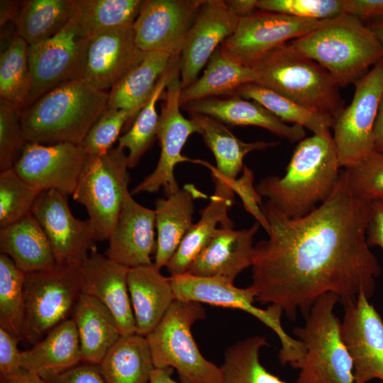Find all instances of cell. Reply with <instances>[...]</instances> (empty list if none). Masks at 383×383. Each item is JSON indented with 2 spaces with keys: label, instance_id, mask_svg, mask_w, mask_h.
<instances>
[{
  "label": "cell",
  "instance_id": "cell-15",
  "mask_svg": "<svg viewBox=\"0 0 383 383\" xmlns=\"http://www.w3.org/2000/svg\"><path fill=\"white\" fill-rule=\"evenodd\" d=\"M204 0H145L133 29L143 52L179 59L187 35Z\"/></svg>",
  "mask_w": 383,
  "mask_h": 383
},
{
  "label": "cell",
  "instance_id": "cell-55",
  "mask_svg": "<svg viewBox=\"0 0 383 383\" xmlns=\"http://www.w3.org/2000/svg\"><path fill=\"white\" fill-rule=\"evenodd\" d=\"M173 369L171 367L156 368L153 370L149 383H182L172 378Z\"/></svg>",
  "mask_w": 383,
  "mask_h": 383
},
{
  "label": "cell",
  "instance_id": "cell-31",
  "mask_svg": "<svg viewBox=\"0 0 383 383\" xmlns=\"http://www.w3.org/2000/svg\"><path fill=\"white\" fill-rule=\"evenodd\" d=\"M174 60L167 53L145 52L142 61L111 87L108 93L107 109L128 111L134 121Z\"/></svg>",
  "mask_w": 383,
  "mask_h": 383
},
{
  "label": "cell",
  "instance_id": "cell-52",
  "mask_svg": "<svg viewBox=\"0 0 383 383\" xmlns=\"http://www.w3.org/2000/svg\"><path fill=\"white\" fill-rule=\"evenodd\" d=\"M1 383H47V382L38 374L22 368L14 374L1 378Z\"/></svg>",
  "mask_w": 383,
  "mask_h": 383
},
{
  "label": "cell",
  "instance_id": "cell-26",
  "mask_svg": "<svg viewBox=\"0 0 383 383\" xmlns=\"http://www.w3.org/2000/svg\"><path fill=\"white\" fill-rule=\"evenodd\" d=\"M128 287L136 333L146 337L175 300L171 278L164 276L153 262L129 268Z\"/></svg>",
  "mask_w": 383,
  "mask_h": 383
},
{
  "label": "cell",
  "instance_id": "cell-30",
  "mask_svg": "<svg viewBox=\"0 0 383 383\" xmlns=\"http://www.w3.org/2000/svg\"><path fill=\"white\" fill-rule=\"evenodd\" d=\"M0 250L26 273L48 269L57 262L46 235L32 213L1 228Z\"/></svg>",
  "mask_w": 383,
  "mask_h": 383
},
{
  "label": "cell",
  "instance_id": "cell-53",
  "mask_svg": "<svg viewBox=\"0 0 383 383\" xmlns=\"http://www.w3.org/2000/svg\"><path fill=\"white\" fill-rule=\"evenodd\" d=\"M1 25L16 18L22 3L16 1H1Z\"/></svg>",
  "mask_w": 383,
  "mask_h": 383
},
{
  "label": "cell",
  "instance_id": "cell-5",
  "mask_svg": "<svg viewBox=\"0 0 383 383\" xmlns=\"http://www.w3.org/2000/svg\"><path fill=\"white\" fill-rule=\"evenodd\" d=\"M255 82L313 111L335 116L344 106L340 86L332 75L288 42L250 66Z\"/></svg>",
  "mask_w": 383,
  "mask_h": 383
},
{
  "label": "cell",
  "instance_id": "cell-1",
  "mask_svg": "<svg viewBox=\"0 0 383 383\" xmlns=\"http://www.w3.org/2000/svg\"><path fill=\"white\" fill-rule=\"evenodd\" d=\"M261 209L268 238L254 245L257 301L296 320L328 293L342 306L374 295L381 267L367 240L370 201L353 193L345 169L329 197L305 216L289 218L267 201Z\"/></svg>",
  "mask_w": 383,
  "mask_h": 383
},
{
  "label": "cell",
  "instance_id": "cell-4",
  "mask_svg": "<svg viewBox=\"0 0 383 383\" xmlns=\"http://www.w3.org/2000/svg\"><path fill=\"white\" fill-rule=\"evenodd\" d=\"M289 43L324 67L340 87L354 84L383 58V46L376 35L345 13L325 20L320 27Z\"/></svg>",
  "mask_w": 383,
  "mask_h": 383
},
{
  "label": "cell",
  "instance_id": "cell-11",
  "mask_svg": "<svg viewBox=\"0 0 383 383\" xmlns=\"http://www.w3.org/2000/svg\"><path fill=\"white\" fill-rule=\"evenodd\" d=\"M351 103L333 116V139L341 168L355 166L374 150V126L383 96V58L355 84Z\"/></svg>",
  "mask_w": 383,
  "mask_h": 383
},
{
  "label": "cell",
  "instance_id": "cell-20",
  "mask_svg": "<svg viewBox=\"0 0 383 383\" xmlns=\"http://www.w3.org/2000/svg\"><path fill=\"white\" fill-rule=\"evenodd\" d=\"M239 18L223 0H204L190 28L179 58L182 89L194 83L223 42L235 30Z\"/></svg>",
  "mask_w": 383,
  "mask_h": 383
},
{
  "label": "cell",
  "instance_id": "cell-13",
  "mask_svg": "<svg viewBox=\"0 0 383 383\" xmlns=\"http://www.w3.org/2000/svg\"><path fill=\"white\" fill-rule=\"evenodd\" d=\"M324 21L258 9L240 18L234 33L219 48L231 60L250 67L271 50L309 33Z\"/></svg>",
  "mask_w": 383,
  "mask_h": 383
},
{
  "label": "cell",
  "instance_id": "cell-32",
  "mask_svg": "<svg viewBox=\"0 0 383 383\" xmlns=\"http://www.w3.org/2000/svg\"><path fill=\"white\" fill-rule=\"evenodd\" d=\"M198 126L199 133L211 150L216 162V170L233 183L243 167L245 156L255 150H265L279 144L277 142H244L221 121L210 116L190 113V118Z\"/></svg>",
  "mask_w": 383,
  "mask_h": 383
},
{
  "label": "cell",
  "instance_id": "cell-21",
  "mask_svg": "<svg viewBox=\"0 0 383 383\" xmlns=\"http://www.w3.org/2000/svg\"><path fill=\"white\" fill-rule=\"evenodd\" d=\"M128 267L100 253L96 245L82 266V293L95 298L109 309L121 335L136 333L128 287Z\"/></svg>",
  "mask_w": 383,
  "mask_h": 383
},
{
  "label": "cell",
  "instance_id": "cell-29",
  "mask_svg": "<svg viewBox=\"0 0 383 383\" xmlns=\"http://www.w3.org/2000/svg\"><path fill=\"white\" fill-rule=\"evenodd\" d=\"M81 362L79 339L72 318L52 328L41 340L21 353V367L40 376L64 372Z\"/></svg>",
  "mask_w": 383,
  "mask_h": 383
},
{
  "label": "cell",
  "instance_id": "cell-40",
  "mask_svg": "<svg viewBox=\"0 0 383 383\" xmlns=\"http://www.w3.org/2000/svg\"><path fill=\"white\" fill-rule=\"evenodd\" d=\"M29 45L15 34L0 57V101L21 111L30 89Z\"/></svg>",
  "mask_w": 383,
  "mask_h": 383
},
{
  "label": "cell",
  "instance_id": "cell-36",
  "mask_svg": "<svg viewBox=\"0 0 383 383\" xmlns=\"http://www.w3.org/2000/svg\"><path fill=\"white\" fill-rule=\"evenodd\" d=\"M232 96L257 101L283 122L301 126L313 134H321L329 130L333 125V116L305 108L254 82L243 85Z\"/></svg>",
  "mask_w": 383,
  "mask_h": 383
},
{
  "label": "cell",
  "instance_id": "cell-14",
  "mask_svg": "<svg viewBox=\"0 0 383 383\" xmlns=\"http://www.w3.org/2000/svg\"><path fill=\"white\" fill-rule=\"evenodd\" d=\"M87 38L72 18L54 36L29 45L30 89L27 106L57 85L79 78Z\"/></svg>",
  "mask_w": 383,
  "mask_h": 383
},
{
  "label": "cell",
  "instance_id": "cell-38",
  "mask_svg": "<svg viewBox=\"0 0 383 383\" xmlns=\"http://www.w3.org/2000/svg\"><path fill=\"white\" fill-rule=\"evenodd\" d=\"M143 0H73L74 19L88 35L133 26Z\"/></svg>",
  "mask_w": 383,
  "mask_h": 383
},
{
  "label": "cell",
  "instance_id": "cell-7",
  "mask_svg": "<svg viewBox=\"0 0 383 383\" xmlns=\"http://www.w3.org/2000/svg\"><path fill=\"white\" fill-rule=\"evenodd\" d=\"M205 317L202 304L175 299L145 337L155 367L175 369L182 383H223L221 367L204 357L192 333Z\"/></svg>",
  "mask_w": 383,
  "mask_h": 383
},
{
  "label": "cell",
  "instance_id": "cell-25",
  "mask_svg": "<svg viewBox=\"0 0 383 383\" xmlns=\"http://www.w3.org/2000/svg\"><path fill=\"white\" fill-rule=\"evenodd\" d=\"M182 107L189 113L208 116L224 124L261 127L292 143L301 141L306 136L301 126L289 125L257 101L238 96L201 99Z\"/></svg>",
  "mask_w": 383,
  "mask_h": 383
},
{
  "label": "cell",
  "instance_id": "cell-24",
  "mask_svg": "<svg viewBox=\"0 0 383 383\" xmlns=\"http://www.w3.org/2000/svg\"><path fill=\"white\" fill-rule=\"evenodd\" d=\"M259 226L255 223L249 228L236 231L229 227L217 228L187 273L233 282L241 272L252 265L253 238Z\"/></svg>",
  "mask_w": 383,
  "mask_h": 383
},
{
  "label": "cell",
  "instance_id": "cell-3",
  "mask_svg": "<svg viewBox=\"0 0 383 383\" xmlns=\"http://www.w3.org/2000/svg\"><path fill=\"white\" fill-rule=\"evenodd\" d=\"M108 93L76 78L65 82L20 112L26 143L82 144L107 108Z\"/></svg>",
  "mask_w": 383,
  "mask_h": 383
},
{
  "label": "cell",
  "instance_id": "cell-48",
  "mask_svg": "<svg viewBox=\"0 0 383 383\" xmlns=\"http://www.w3.org/2000/svg\"><path fill=\"white\" fill-rule=\"evenodd\" d=\"M19 338L0 327V377L18 372L21 367V353L18 348Z\"/></svg>",
  "mask_w": 383,
  "mask_h": 383
},
{
  "label": "cell",
  "instance_id": "cell-42",
  "mask_svg": "<svg viewBox=\"0 0 383 383\" xmlns=\"http://www.w3.org/2000/svg\"><path fill=\"white\" fill-rule=\"evenodd\" d=\"M40 192L26 183L9 168L0 173V228L32 213Z\"/></svg>",
  "mask_w": 383,
  "mask_h": 383
},
{
  "label": "cell",
  "instance_id": "cell-27",
  "mask_svg": "<svg viewBox=\"0 0 383 383\" xmlns=\"http://www.w3.org/2000/svg\"><path fill=\"white\" fill-rule=\"evenodd\" d=\"M207 196L194 184H187L174 194L155 201L157 240L154 264L166 267L193 225L194 201Z\"/></svg>",
  "mask_w": 383,
  "mask_h": 383
},
{
  "label": "cell",
  "instance_id": "cell-16",
  "mask_svg": "<svg viewBox=\"0 0 383 383\" xmlns=\"http://www.w3.org/2000/svg\"><path fill=\"white\" fill-rule=\"evenodd\" d=\"M87 161L80 145L26 143L13 168L26 183L40 193L56 189L73 194Z\"/></svg>",
  "mask_w": 383,
  "mask_h": 383
},
{
  "label": "cell",
  "instance_id": "cell-6",
  "mask_svg": "<svg viewBox=\"0 0 383 383\" xmlns=\"http://www.w3.org/2000/svg\"><path fill=\"white\" fill-rule=\"evenodd\" d=\"M337 303L335 294H323L304 317V326L294 328L305 348L296 383H355L353 361L334 311Z\"/></svg>",
  "mask_w": 383,
  "mask_h": 383
},
{
  "label": "cell",
  "instance_id": "cell-2",
  "mask_svg": "<svg viewBox=\"0 0 383 383\" xmlns=\"http://www.w3.org/2000/svg\"><path fill=\"white\" fill-rule=\"evenodd\" d=\"M340 168L329 129L299 141L285 174L262 179L256 191L287 216L299 218L329 197L339 180Z\"/></svg>",
  "mask_w": 383,
  "mask_h": 383
},
{
  "label": "cell",
  "instance_id": "cell-35",
  "mask_svg": "<svg viewBox=\"0 0 383 383\" xmlns=\"http://www.w3.org/2000/svg\"><path fill=\"white\" fill-rule=\"evenodd\" d=\"M73 0H26L14 21L16 34L29 45L56 35L72 18Z\"/></svg>",
  "mask_w": 383,
  "mask_h": 383
},
{
  "label": "cell",
  "instance_id": "cell-39",
  "mask_svg": "<svg viewBox=\"0 0 383 383\" xmlns=\"http://www.w3.org/2000/svg\"><path fill=\"white\" fill-rule=\"evenodd\" d=\"M267 345L266 338L257 335L229 346L221 367L223 383H287L261 364L260 349Z\"/></svg>",
  "mask_w": 383,
  "mask_h": 383
},
{
  "label": "cell",
  "instance_id": "cell-33",
  "mask_svg": "<svg viewBox=\"0 0 383 383\" xmlns=\"http://www.w3.org/2000/svg\"><path fill=\"white\" fill-rule=\"evenodd\" d=\"M255 80L250 67L231 60L218 48L209 60L203 75L181 90L179 104L182 107L194 101L232 96L240 87Z\"/></svg>",
  "mask_w": 383,
  "mask_h": 383
},
{
  "label": "cell",
  "instance_id": "cell-34",
  "mask_svg": "<svg viewBox=\"0 0 383 383\" xmlns=\"http://www.w3.org/2000/svg\"><path fill=\"white\" fill-rule=\"evenodd\" d=\"M106 383H149L155 369L145 336L121 335L99 365Z\"/></svg>",
  "mask_w": 383,
  "mask_h": 383
},
{
  "label": "cell",
  "instance_id": "cell-17",
  "mask_svg": "<svg viewBox=\"0 0 383 383\" xmlns=\"http://www.w3.org/2000/svg\"><path fill=\"white\" fill-rule=\"evenodd\" d=\"M32 215L43 230L57 262H83L96 242L89 219L72 213L67 195L50 189L41 192Z\"/></svg>",
  "mask_w": 383,
  "mask_h": 383
},
{
  "label": "cell",
  "instance_id": "cell-49",
  "mask_svg": "<svg viewBox=\"0 0 383 383\" xmlns=\"http://www.w3.org/2000/svg\"><path fill=\"white\" fill-rule=\"evenodd\" d=\"M344 13L366 23L383 16V0H345Z\"/></svg>",
  "mask_w": 383,
  "mask_h": 383
},
{
  "label": "cell",
  "instance_id": "cell-8",
  "mask_svg": "<svg viewBox=\"0 0 383 383\" xmlns=\"http://www.w3.org/2000/svg\"><path fill=\"white\" fill-rule=\"evenodd\" d=\"M82 262H57L26 273L25 339L35 344L69 318L82 294Z\"/></svg>",
  "mask_w": 383,
  "mask_h": 383
},
{
  "label": "cell",
  "instance_id": "cell-18",
  "mask_svg": "<svg viewBox=\"0 0 383 383\" xmlns=\"http://www.w3.org/2000/svg\"><path fill=\"white\" fill-rule=\"evenodd\" d=\"M340 332L353 365L355 383L383 382V320L369 299L360 294L343 305Z\"/></svg>",
  "mask_w": 383,
  "mask_h": 383
},
{
  "label": "cell",
  "instance_id": "cell-9",
  "mask_svg": "<svg viewBox=\"0 0 383 383\" xmlns=\"http://www.w3.org/2000/svg\"><path fill=\"white\" fill-rule=\"evenodd\" d=\"M175 299L207 304L214 306L236 309L255 317L272 330L281 343L279 360L282 365L296 369L301 361L304 344L287 334L282 326V309L270 305L266 309L254 305L255 293L249 286L239 288L233 282L216 277H200L184 273L170 276Z\"/></svg>",
  "mask_w": 383,
  "mask_h": 383
},
{
  "label": "cell",
  "instance_id": "cell-56",
  "mask_svg": "<svg viewBox=\"0 0 383 383\" xmlns=\"http://www.w3.org/2000/svg\"><path fill=\"white\" fill-rule=\"evenodd\" d=\"M365 25L376 35L383 46V16L372 20Z\"/></svg>",
  "mask_w": 383,
  "mask_h": 383
},
{
  "label": "cell",
  "instance_id": "cell-37",
  "mask_svg": "<svg viewBox=\"0 0 383 383\" xmlns=\"http://www.w3.org/2000/svg\"><path fill=\"white\" fill-rule=\"evenodd\" d=\"M178 68L179 59L174 60L159 79L150 99L140 111L131 126L118 140V146L128 150L127 160L129 168L134 167L138 163L157 137L160 116L157 112L156 104L173 73Z\"/></svg>",
  "mask_w": 383,
  "mask_h": 383
},
{
  "label": "cell",
  "instance_id": "cell-12",
  "mask_svg": "<svg viewBox=\"0 0 383 383\" xmlns=\"http://www.w3.org/2000/svg\"><path fill=\"white\" fill-rule=\"evenodd\" d=\"M181 90L178 68L164 91V104L157 131L160 146L158 162L155 170L132 190V195L142 192L155 193L162 188L167 197L179 190L174 177L175 166L181 162L193 161L183 155L182 150L188 138L194 133H199L197 125L191 118H186L180 111Z\"/></svg>",
  "mask_w": 383,
  "mask_h": 383
},
{
  "label": "cell",
  "instance_id": "cell-47",
  "mask_svg": "<svg viewBox=\"0 0 383 383\" xmlns=\"http://www.w3.org/2000/svg\"><path fill=\"white\" fill-rule=\"evenodd\" d=\"M47 383H106L99 365L83 362L59 373L44 374Z\"/></svg>",
  "mask_w": 383,
  "mask_h": 383
},
{
  "label": "cell",
  "instance_id": "cell-46",
  "mask_svg": "<svg viewBox=\"0 0 383 383\" xmlns=\"http://www.w3.org/2000/svg\"><path fill=\"white\" fill-rule=\"evenodd\" d=\"M20 111L0 101V169L12 168L19 151L26 143L20 121Z\"/></svg>",
  "mask_w": 383,
  "mask_h": 383
},
{
  "label": "cell",
  "instance_id": "cell-41",
  "mask_svg": "<svg viewBox=\"0 0 383 383\" xmlns=\"http://www.w3.org/2000/svg\"><path fill=\"white\" fill-rule=\"evenodd\" d=\"M26 272L6 255H0V327L25 339L23 286Z\"/></svg>",
  "mask_w": 383,
  "mask_h": 383
},
{
  "label": "cell",
  "instance_id": "cell-43",
  "mask_svg": "<svg viewBox=\"0 0 383 383\" xmlns=\"http://www.w3.org/2000/svg\"><path fill=\"white\" fill-rule=\"evenodd\" d=\"M133 123V114L126 110L106 109L91 126L81 146L87 160H94L108 152L123 127Z\"/></svg>",
  "mask_w": 383,
  "mask_h": 383
},
{
  "label": "cell",
  "instance_id": "cell-23",
  "mask_svg": "<svg viewBox=\"0 0 383 383\" xmlns=\"http://www.w3.org/2000/svg\"><path fill=\"white\" fill-rule=\"evenodd\" d=\"M195 162L210 169L214 183V193L210 203L202 210L201 217L187 233L174 254L166 265L170 276L186 273L196 257L210 241L218 224L221 227L233 228L228 211L234 201L232 182L221 175L216 167L200 160Z\"/></svg>",
  "mask_w": 383,
  "mask_h": 383
},
{
  "label": "cell",
  "instance_id": "cell-54",
  "mask_svg": "<svg viewBox=\"0 0 383 383\" xmlns=\"http://www.w3.org/2000/svg\"><path fill=\"white\" fill-rule=\"evenodd\" d=\"M374 150L383 152V96L374 126Z\"/></svg>",
  "mask_w": 383,
  "mask_h": 383
},
{
  "label": "cell",
  "instance_id": "cell-10",
  "mask_svg": "<svg viewBox=\"0 0 383 383\" xmlns=\"http://www.w3.org/2000/svg\"><path fill=\"white\" fill-rule=\"evenodd\" d=\"M125 150L117 146L87 160L73 199L87 209L96 241L108 240L128 190L130 175Z\"/></svg>",
  "mask_w": 383,
  "mask_h": 383
},
{
  "label": "cell",
  "instance_id": "cell-44",
  "mask_svg": "<svg viewBox=\"0 0 383 383\" xmlns=\"http://www.w3.org/2000/svg\"><path fill=\"white\" fill-rule=\"evenodd\" d=\"M345 170L357 196L370 202L383 200V152L374 150L358 164Z\"/></svg>",
  "mask_w": 383,
  "mask_h": 383
},
{
  "label": "cell",
  "instance_id": "cell-28",
  "mask_svg": "<svg viewBox=\"0 0 383 383\" xmlns=\"http://www.w3.org/2000/svg\"><path fill=\"white\" fill-rule=\"evenodd\" d=\"M72 318L79 335L82 362L99 365L121 336L113 315L99 301L82 293Z\"/></svg>",
  "mask_w": 383,
  "mask_h": 383
},
{
  "label": "cell",
  "instance_id": "cell-45",
  "mask_svg": "<svg viewBox=\"0 0 383 383\" xmlns=\"http://www.w3.org/2000/svg\"><path fill=\"white\" fill-rule=\"evenodd\" d=\"M345 0H257L259 10L295 17L326 20L344 13Z\"/></svg>",
  "mask_w": 383,
  "mask_h": 383
},
{
  "label": "cell",
  "instance_id": "cell-51",
  "mask_svg": "<svg viewBox=\"0 0 383 383\" xmlns=\"http://www.w3.org/2000/svg\"><path fill=\"white\" fill-rule=\"evenodd\" d=\"M231 11L239 18L246 17L257 11V0H226Z\"/></svg>",
  "mask_w": 383,
  "mask_h": 383
},
{
  "label": "cell",
  "instance_id": "cell-50",
  "mask_svg": "<svg viewBox=\"0 0 383 383\" xmlns=\"http://www.w3.org/2000/svg\"><path fill=\"white\" fill-rule=\"evenodd\" d=\"M367 240L370 247L378 246L383 250V200L370 202Z\"/></svg>",
  "mask_w": 383,
  "mask_h": 383
},
{
  "label": "cell",
  "instance_id": "cell-22",
  "mask_svg": "<svg viewBox=\"0 0 383 383\" xmlns=\"http://www.w3.org/2000/svg\"><path fill=\"white\" fill-rule=\"evenodd\" d=\"M155 212L138 204L127 192L108 240L106 256L128 268L153 263Z\"/></svg>",
  "mask_w": 383,
  "mask_h": 383
},
{
  "label": "cell",
  "instance_id": "cell-19",
  "mask_svg": "<svg viewBox=\"0 0 383 383\" xmlns=\"http://www.w3.org/2000/svg\"><path fill=\"white\" fill-rule=\"evenodd\" d=\"M133 26L108 29L88 35L79 78L104 91L113 87L143 59Z\"/></svg>",
  "mask_w": 383,
  "mask_h": 383
}]
</instances>
